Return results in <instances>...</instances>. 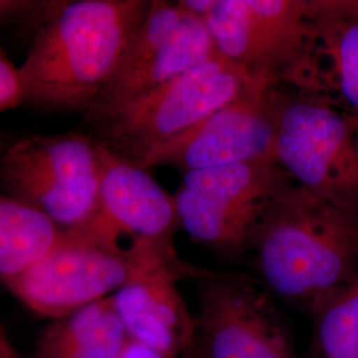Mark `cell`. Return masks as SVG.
Returning a JSON list of instances; mask_svg holds the SVG:
<instances>
[{
  "instance_id": "obj_15",
  "label": "cell",
  "mask_w": 358,
  "mask_h": 358,
  "mask_svg": "<svg viewBox=\"0 0 358 358\" xmlns=\"http://www.w3.org/2000/svg\"><path fill=\"white\" fill-rule=\"evenodd\" d=\"M128 338L110 296L52 321L32 358H118Z\"/></svg>"
},
{
  "instance_id": "obj_8",
  "label": "cell",
  "mask_w": 358,
  "mask_h": 358,
  "mask_svg": "<svg viewBox=\"0 0 358 358\" xmlns=\"http://www.w3.org/2000/svg\"><path fill=\"white\" fill-rule=\"evenodd\" d=\"M143 244L115 247L78 229L64 230L45 255L6 287L29 310L59 320L115 294L137 267Z\"/></svg>"
},
{
  "instance_id": "obj_3",
  "label": "cell",
  "mask_w": 358,
  "mask_h": 358,
  "mask_svg": "<svg viewBox=\"0 0 358 358\" xmlns=\"http://www.w3.org/2000/svg\"><path fill=\"white\" fill-rule=\"evenodd\" d=\"M275 159L294 183L358 214V118L312 90L269 87Z\"/></svg>"
},
{
  "instance_id": "obj_20",
  "label": "cell",
  "mask_w": 358,
  "mask_h": 358,
  "mask_svg": "<svg viewBox=\"0 0 358 358\" xmlns=\"http://www.w3.org/2000/svg\"><path fill=\"white\" fill-rule=\"evenodd\" d=\"M118 358H171L164 355L159 350H155L150 346L143 345L138 341H134L128 338L125 345L122 348V352Z\"/></svg>"
},
{
  "instance_id": "obj_7",
  "label": "cell",
  "mask_w": 358,
  "mask_h": 358,
  "mask_svg": "<svg viewBox=\"0 0 358 358\" xmlns=\"http://www.w3.org/2000/svg\"><path fill=\"white\" fill-rule=\"evenodd\" d=\"M101 143L92 134L28 136L0 155L6 194L41 211L60 229L84 226L94 214Z\"/></svg>"
},
{
  "instance_id": "obj_1",
  "label": "cell",
  "mask_w": 358,
  "mask_h": 358,
  "mask_svg": "<svg viewBox=\"0 0 358 358\" xmlns=\"http://www.w3.org/2000/svg\"><path fill=\"white\" fill-rule=\"evenodd\" d=\"M152 0H57L19 66L26 103L87 113L113 76Z\"/></svg>"
},
{
  "instance_id": "obj_21",
  "label": "cell",
  "mask_w": 358,
  "mask_h": 358,
  "mask_svg": "<svg viewBox=\"0 0 358 358\" xmlns=\"http://www.w3.org/2000/svg\"><path fill=\"white\" fill-rule=\"evenodd\" d=\"M13 349H15V348L10 343L7 334L3 331V328L0 325V352H7V350H13Z\"/></svg>"
},
{
  "instance_id": "obj_18",
  "label": "cell",
  "mask_w": 358,
  "mask_h": 358,
  "mask_svg": "<svg viewBox=\"0 0 358 358\" xmlns=\"http://www.w3.org/2000/svg\"><path fill=\"white\" fill-rule=\"evenodd\" d=\"M26 103L19 66L0 51V115Z\"/></svg>"
},
{
  "instance_id": "obj_11",
  "label": "cell",
  "mask_w": 358,
  "mask_h": 358,
  "mask_svg": "<svg viewBox=\"0 0 358 358\" xmlns=\"http://www.w3.org/2000/svg\"><path fill=\"white\" fill-rule=\"evenodd\" d=\"M201 271L179 259L176 247L143 244L137 267L112 294L129 338L169 357H182L195 343L196 324L178 282L194 280Z\"/></svg>"
},
{
  "instance_id": "obj_19",
  "label": "cell",
  "mask_w": 358,
  "mask_h": 358,
  "mask_svg": "<svg viewBox=\"0 0 358 358\" xmlns=\"http://www.w3.org/2000/svg\"><path fill=\"white\" fill-rule=\"evenodd\" d=\"M55 3V0H0V26L15 20H31L38 28Z\"/></svg>"
},
{
  "instance_id": "obj_17",
  "label": "cell",
  "mask_w": 358,
  "mask_h": 358,
  "mask_svg": "<svg viewBox=\"0 0 358 358\" xmlns=\"http://www.w3.org/2000/svg\"><path fill=\"white\" fill-rule=\"evenodd\" d=\"M308 358H358V276L313 315Z\"/></svg>"
},
{
  "instance_id": "obj_6",
  "label": "cell",
  "mask_w": 358,
  "mask_h": 358,
  "mask_svg": "<svg viewBox=\"0 0 358 358\" xmlns=\"http://www.w3.org/2000/svg\"><path fill=\"white\" fill-rule=\"evenodd\" d=\"M252 84L217 53L88 125L103 146L141 165L154 149L234 101Z\"/></svg>"
},
{
  "instance_id": "obj_2",
  "label": "cell",
  "mask_w": 358,
  "mask_h": 358,
  "mask_svg": "<svg viewBox=\"0 0 358 358\" xmlns=\"http://www.w3.org/2000/svg\"><path fill=\"white\" fill-rule=\"evenodd\" d=\"M252 251L262 284L310 316L358 276V214L296 185L271 208Z\"/></svg>"
},
{
  "instance_id": "obj_10",
  "label": "cell",
  "mask_w": 358,
  "mask_h": 358,
  "mask_svg": "<svg viewBox=\"0 0 358 358\" xmlns=\"http://www.w3.org/2000/svg\"><path fill=\"white\" fill-rule=\"evenodd\" d=\"M205 20L178 1L152 0L115 72L84 115L87 124L217 55Z\"/></svg>"
},
{
  "instance_id": "obj_12",
  "label": "cell",
  "mask_w": 358,
  "mask_h": 358,
  "mask_svg": "<svg viewBox=\"0 0 358 358\" xmlns=\"http://www.w3.org/2000/svg\"><path fill=\"white\" fill-rule=\"evenodd\" d=\"M269 87L252 84L230 103L148 154L140 166H166L182 174L210 167L275 159ZM276 161V159H275Z\"/></svg>"
},
{
  "instance_id": "obj_14",
  "label": "cell",
  "mask_w": 358,
  "mask_h": 358,
  "mask_svg": "<svg viewBox=\"0 0 358 358\" xmlns=\"http://www.w3.org/2000/svg\"><path fill=\"white\" fill-rule=\"evenodd\" d=\"M310 90L358 118V0H312Z\"/></svg>"
},
{
  "instance_id": "obj_16",
  "label": "cell",
  "mask_w": 358,
  "mask_h": 358,
  "mask_svg": "<svg viewBox=\"0 0 358 358\" xmlns=\"http://www.w3.org/2000/svg\"><path fill=\"white\" fill-rule=\"evenodd\" d=\"M63 231L35 207L0 192V282L6 284L32 267Z\"/></svg>"
},
{
  "instance_id": "obj_23",
  "label": "cell",
  "mask_w": 358,
  "mask_h": 358,
  "mask_svg": "<svg viewBox=\"0 0 358 358\" xmlns=\"http://www.w3.org/2000/svg\"><path fill=\"white\" fill-rule=\"evenodd\" d=\"M0 358H20V356L16 352V349H13V350H7V352H0Z\"/></svg>"
},
{
  "instance_id": "obj_5",
  "label": "cell",
  "mask_w": 358,
  "mask_h": 358,
  "mask_svg": "<svg viewBox=\"0 0 358 358\" xmlns=\"http://www.w3.org/2000/svg\"><path fill=\"white\" fill-rule=\"evenodd\" d=\"M203 20L217 55L252 83L310 88L312 0H213Z\"/></svg>"
},
{
  "instance_id": "obj_4",
  "label": "cell",
  "mask_w": 358,
  "mask_h": 358,
  "mask_svg": "<svg viewBox=\"0 0 358 358\" xmlns=\"http://www.w3.org/2000/svg\"><path fill=\"white\" fill-rule=\"evenodd\" d=\"M173 195L179 229L224 260L252 251L271 208L294 186L275 159L192 170Z\"/></svg>"
},
{
  "instance_id": "obj_9",
  "label": "cell",
  "mask_w": 358,
  "mask_h": 358,
  "mask_svg": "<svg viewBox=\"0 0 358 358\" xmlns=\"http://www.w3.org/2000/svg\"><path fill=\"white\" fill-rule=\"evenodd\" d=\"M192 282L199 358H299L275 296L262 282L206 268Z\"/></svg>"
},
{
  "instance_id": "obj_13",
  "label": "cell",
  "mask_w": 358,
  "mask_h": 358,
  "mask_svg": "<svg viewBox=\"0 0 358 358\" xmlns=\"http://www.w3.org/2000/svg\"><path fill=\"white\" fill-rule=\"evenodd\" d=\"M92 238L115 247L150 243L174 247L179 229L173 195L149 170L115 153L101 143V177L97 205L90 220L77 227Z\"/></svg>"
},
{
  "instance_id": "obj_22",
  "label": "cell",
  "mask_w": 358,
  "mask_h": 358,
  "mask_svg": "<svg viewBox=\"0 0 358 358\" xmlns=\"http://www.w3.org/2000/svg\"><path fill=\"white\" fill-rule=\"evenodd\" d=\"M180 358H199L198 350H196V348H195V343H194V345H192L190 349H187V350L182 355V357Z\"/></svg>"
}]
</instances>
